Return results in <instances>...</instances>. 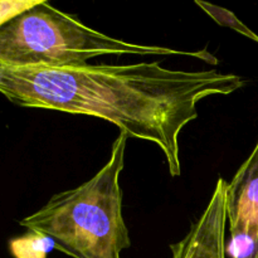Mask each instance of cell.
I'll list each match as a JSON object with an SVG mask.
<instances>
[{"mask_svg":"<svg viewBox=\"0 0 258 258\" xmlns=\"http://www.w3.org/2000/svg\"><path fill=\"white\" fill-rule=\"evenodd\" d=\"M243 86L233 73L169 70L156 60L64 68L0 63V93L12 103L115 123L128 138L155 144L171 176L181 174L179 136L198 117V103Z\"/></svg>","mask_w":258,"mask_h":258,"instance_id":"cell-1","label":"cell"},{"mask_svg":"<svg viewBox=\"0 0 258 258\" xmlns=\"http://www.w3.org/2000/svg\"><path fill=\"white\" fill-rule=\"evenodd\" d=\"M127 139L120 133L110 159L93 178L54 194L39 211L22 219L20 226L49 237L55 249L73 258H121V252L131 247L120 186Z\"/></svg>","mask_w":258,"mask_h":258,"instance_id":"cell-2","label":"cell"},{"mask_svg":"<svg viewBox=\"0 0 258 258\" xmlns=\"http://www.w3.org/2000/svg\"><path fill=\"white\" fill-rule=\"evenodd\" d=\"M103 54L188 55L218 64V59L206 49L185 52L108 37L44 0L0 25V63L3 64L82 67L88 64L91 58Z\"/></svg>","mask_w":258,"mask_h":258,"instance_id":"cell-3","label":"cell"},{"mask_svg":"<svg viewBox=\"0 0 258 258\" xmlns=\"http://www.w3.org/2000/svg\"><path fill=\"white\" fill-rule=\"evenodd\" d=\"M227 181L217 180L208 206L183 239L171 244V258H226Z\"/></svg>","mask_w":258,"mask_h":258,"instance_id":"cell-4","label":"cell"},{"mask_svg":"<svg viewBox=\"0 0 258 258\" xmlns=\"http://www.w3.org/2000/svg\"><path fill=\"white\" fill-rule=\"evenodd\" d=\"M226 211L229 231L247 232L258 239V141L227 184Z\"/></svg>","mask_w":258,"mask_h":258,"instance_id":"cell-5","label":"cell"},{"mask_svg":"<svg viewBox=\"0 0 258 258\" xmlns=\"http://www.w3.org/2000/svg\"><path fill=\"white\" fill-rule=\"evenodd\" d=\"M55 248V244L49 237L32 233L10 242V251L15 258H45Z\"/></svg>","mask_w":258,"mask_h":258,"instance_id":"cell-6","label":"cell"},{"mask_svg":"<svg viewBox=\"0 0 258 258\" xmlns=\"http://www.w3.org/2000/svg\"><path fill=\"white\" fill-rule=\"evenodd\" d=\"M196 4L198 7H201L217 24L222 25V27L231 28V29L236 30V32L241 33V34L246 35L249 39L254 40L258 43V35L254 34L251 29L246 27L233 13H231L229 10L224 9V8L217 7V5L211 4V3L201 2V0H196Z\"/></svg>","mask_w":258,"mask_h":258,"instance_id":"cell-7","label":"cell"},{"mask_svg":"<svg viewBox=\"0 0 258 258\" xmlns=\"http://www.w3.org/2000/svg\"><path fill=\"white\" fill-rule=\"evenodd\" d=\"M40 0H0V25L10 18L30 9Z\"/></svg>","mask_w":258,"mask_h":258,"instance_id":"cell-8","label":"cell"}]
</instances>
